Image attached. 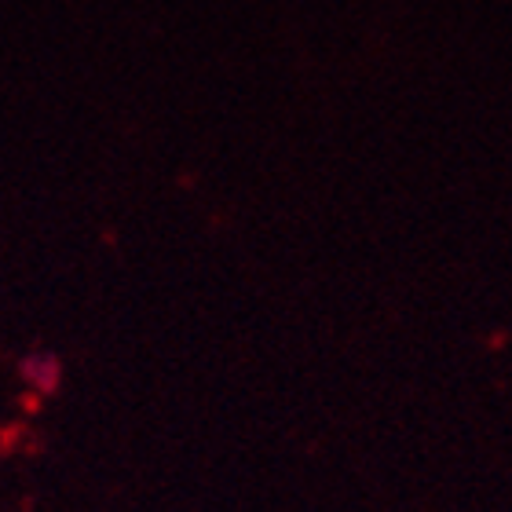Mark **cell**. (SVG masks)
Returning <instances> with one entry per match:
<instances>
[{
  "instance_id": "cell-1",
  "label": "cell",
  "mask_w": 512,
  "mask_h": 512,
  "mask_svg": "<svg viewBox=\"0 0 512 512\" xmlns=\"http://www.w3.org/2000/svg\"><path fill=\"white\" fill-rule=\"evenodd\" d=\"M22 374L44 377V388H52V377H59V363L55 359H30V363L22 366Z\"/></svg>"
}]
</instances>
